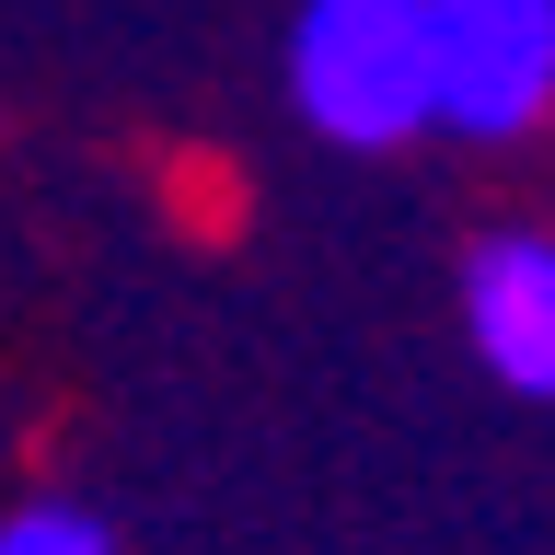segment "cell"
Returning a JSON list of instances; mask_svg holds the SVG:
<instances>
[{
	"instance_id": "4",
	"label": "cell",
	"mask_w": 555,
	"mask_h": 555,
	"mask_svg": "<svg viewBox=\"0 0 555 555\" xmlns=\"http://www.w3.org/2000/svg\"><path fill=\"white\" fill-rule=\"evenodd\" d=\"M0 555H116V532L93 509H69V498H35V509L0 520Z\"/></svg>"
},
{
	"instance_id": "1",
	"label": "cell",
	"mask_w": 555,
	"mask_h": 555,
	"mask_svg": "<svg viewBox=\"0 0 555 555\" xmlns=\"http://www.w3.org/2000/svg\"><path fill=\"white\" fill-rule=\"evenodd\" d=\"M289 104L336 151H393V139L440 128L428 0H301L289 12Z\"/></svg>"
},
{
	"instance_id": "3",
	"label": "cell",
	"mask_w": 555,
	"mask_h": 555,
	"mask_svg": "<svg viewBox=\"0 0 555 555\" xmlns=\"http://www.w3.org/2000/svg\"><path fill=\"white\" fill-rule=\"evenodd\" d=\"M463 336L509 393L555 405V232H486L463 255Z\"/></svg>"
},
{
	"instance_id": "2",
	"label": "cell",
	"mask_w": 555,
	"mask_h": 555,
	"mask_svg": "<svg viewBox=\"0 0 555 555\" xmlns=\"http://www.w3.org/2000/svg\"><path fill=\"white\" fill-rule=\"evenodd\" d=\"M440 47V128L532 139L555 116V0H428Z\"/></svg>"
}]
</instances>
